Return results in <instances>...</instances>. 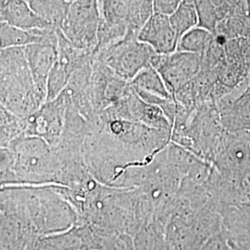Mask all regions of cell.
I'll return each mask as SVG.
<instances>
[{"label":"cell","mask_w":250,"mask_h":250,"mask_svg":"<svg viewBox=\"0 0 250 250\" xmlns=\"http://www.w3.org/2000/svg\"><path fill=\"white\" fill-rule=\"evenodd\" d=\"M212 41V32L197 26L179 39L177 50L182 52L198 54L203 56Z\"/></svg>","instance_id":"obj_17"},{"label":"cell","mask_w":250,"mask_h":250,"mask_svg":"<svg viewBox=\"0 0 250 250\" xmlns=\"http://www.w3.org/2000/svg\"><path fill=\"white\" fill-rule=\"evenodd\" d=\"M24 52L43 106L46 101L48 76L58 60L59 40L27 45L24 47Z\"/></svg>","instance_id":"obj_6"},{"label":"cell","mask_w":250,"mask_h":250,"mask_svg":"<svg viewBox=\"0 0 250 250\" xmlns=\"http://www.w3.org/2000/svg\"><path fill=\"white\" fill-rule=\"evenodd\" d=\"M69 2H72V1H74V0H68Z\"/></svg>","instance_id":"obj_22"},{"label":"cell","mask_w":250,"mask_h":250,"mask_svg":"<svg viewBox=\"0 0 250 250\" xmlns=\"http://www.w3.org/2000/svg\"><path fill=\"white\" fill-rule=\"evenodd\" d=\"M39 237L29 218L15 213H1V250H30Z\"/></svg>","instance_id":"obj_7"},{"label":"cell","mask_w":250,"mask_h":250,"mask_svg":"<svg viewBox=\"0 0 250 250\" xmlns=\"http://www.w3.org/2000/svg\"><path fill=\"white\" fill-rule=\"evenodd\" d=\"M100 21L99 0H74L60 31L75 48L94 54L99 43Z\"/></svg>","instance_id":"obj_4"},{"label":"cell","mask_w":250,"mask_h":250,"mask_svg":"<svg viewBox=\"0 0 250 250\" xmlns=\"http://www.w3.org/2000/svg\"><path fill=\"white\" fill-rule=\"evenodd\" d=\"M50 146L40 137L25 135L2 147V184H61V164Z\"/></svg>","instance_id":"obj_1"},{"label":"cell","mask_w":250,"mask_h":250,"mask_svg":"<svg viewBox=\"0 0 250 250\" xmlns=\"http://www.w3.org/2000/svg\"><path fill=\"white\" fill-rule=\"evenodd\" d=\"M179 39L191 29L198 26V15L194 0H182L178 8L169 16Z\"/></svg>","instance_id":"obj_15"},{"label":"cell","mask_w":250,"mask_h":250,"mask_svg":"<svg viewBox=\"0 0 250 250\" xmlns=\"http://www.w3.org/2000/svg\"><path fill=\"white\" fill-rule=\"evenodd\" d=\"M198 250H234L229 245L222 231L210 237Z\"/></svg>","instance_id":"obj_20"},{"label":"cell","mask_w":250,"mask_h":250,"mask_svg":"<svg viewBox=\"0 0 250 250\" xmlns=\"http://www.w3.org/2000/svg\"><path fill=\"white\" fill-rule=\"evenodd\" d=\"M26 1H28V0H26Z\"/></svg>","instance_id":"obj_23"},{"label":"cell","mask_w":250,"mask_h":250,"mask_svg":"<svg viewBox=\"0 0 250 250\" xmlns=\"http://www.w3.org/2000/svg\"><path fill=\"white\" fill-rule=\"evenodd\" d=\"M1 106L12 113L29 118L42 107L24 47L1 49Z\"/></svg>","instance_id":"obj_2"},{"label":"cell","mask_w":250,"mask_h":250,"mask_svg":"<svg viewBox=\"0 0 250 250\" xmlns=\"http://www.w3.org/2000/svg\"><path fill=\"white\" fill-rule=\"evenodd\" d=\"M134 250H170L165 238V230L152 222L145 225L134 236Z\"/></svg>","instance_id":"obj_14"},{"label":"cell","mask_w":250,"mask_h":250,"mask_svg":"<svg viewBox=\"0 0 250 250\" xmlns=\"http://www.w3.org/2000/svg\"><path fill=\"white\" fill-rule=\"evenodd\" d=\"M198 15V26L213 32L220 21V11L211 0H194Z\"/></svg>","instance_id":"obj_19"},{"label":"cell","mask_w":250,"mask_h":250,"mask_svg":"<svg viewBox=\"0 0 250 250\" xmlns=\"http://www.w3.org/2000/svg\"><path fill=\"white\" fill-rule=\"evenodd\" d=\"M137 39L149 45L156 53L169 55L177 50L179 38L170 17L154 12L138 33Z\"/></svg>","instance_id":"obj_8"},{"label":"cell","mask_w":250,"mask_h":250,"mask_svg":"<svg viewBox=\"0 0 250 250\" xmlns=\"http://www.w3.org/2000/svg\"><path fill=\"white\" fill-rule=\"evenodd\" d=\"M181 2L182 0H153L154 12L170 16Z\"/></svg>","instance_id":"obj_21"},{"label":"cell","mask_w":250,"mask_h":250,"mask_svg":"<svg viewBox=\"0 0 250 250\" xmlns=\"http://www.w3.org/2000/svg\"><path fill=\"white\" fill-rule=\"evenodd\" d=\"M36 15L49 26L60 29L70 8L68 0H28Z\"/></svg>","instance_id":"obj_12"},{"label":"cell","mask_w":250,"mask_h":250,"mask_svg":"<svg viewBox=\"0 0 250 250\" xmlns=\"http://www.w3.org/2000/svg\"><path fill=\"white\" fill-rule=\"evenodd\" d=\"M89 230L90 250H134V237L130 234L115 232L101 235L93 232L90 228Z\"/></svg>","instance_id":"obj_18"},{"label":"cell","mask_w":250,"mask_h":250,"mask_svg":"<svg viewBox=\"0 0 250 250\" xmlns=\"http://www.w3.org/2000/svg\"><path fill=\"white\" fill-rule=\"evenodd\" d=\"M156 54L137 37L127 36L94 54V59L104 63L120 78L131 82L142 70L151 66Z\"/></svg>","instance_id":"obj_3"},{"label":"cell","mask_w":250,"mask_h":250,"mask_svg":"<svg viewBox=\"0 0 250 250\" xmlns=\"http://www.w3.org/2000/svg\"><path fill=\"white\" fill-rule=\"evenodd\" d=\"M0 21L24 30L51 27L36 15L26 0H0Z\"/></svg>","instance_id":"obj_10"},{"label":"cell","mask_w":250,"mask_h":250,"mask_svg":"<svg viewBox=\"0 0 250 250\" xmlns=\"http://www.w3.org/2000/svg\"><path fill=\"white\" fill-rule=\"evenodd\" d=\"M28 126V118L18 116L1 106V146L7 147L25 134Z\"/></svg>","instance_id":"obj_16"},{"label":"cell","mask_w":250,"mask_h":250,"mask_svg":"<svg viewBox=\"0 0 250 250\" xmlns=\"http://www.w3.org/2000/svg\"><path fill=\"white\" fill-rule=\"evenodd\" d=\"M203 56L198 54L175 51L169 55L156 54L152 61L154 67L161 74L168 90L174 95L197 77L200 72Z\"/></svg>","instance_id":"obj_5"},{"label":"cell","mask_w":250,"mask_h":250,"mask_svg":"<svg viewBox=\"0 0 250 250\" xmlns=\"http://www.w3.org/2000/svg\"><path fill=\"white\" fill-rule=\"evenodd\" d=\"M30 250H86L83 228L76 225L66 232L40 236Z\"/></svg>","instance_id":"obj_11"},{"label":"cell","mask_w":250,"mask_h":250,"mask_svg":"<svg viewBox=\"0 0 250 250\" xmlns=\"http://www.w3.org/2000/svg\"><path fill=\"white\" fill-rule=\"evenodd\" d=\"M130 83L135 89L142 90L162 99H174L162 80L161 74L152 66L142 70Z\"/></svg>","instance_id":"obj_13"},{"label":"cell","mask_w":250,"mask_h":250,"mask_svg":"<svg viewBox=\"0 0 250 250\" xmlns=\"http://www.w3.org/2000/svg\"><path fill=\"white\" fill-rule=\"evenodd\" d=\"M222 232L234 250H250V206H227L221 211Z\"/></svg>","instance_id":"obj_9"}]
</instances>
